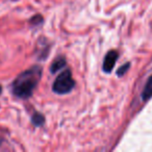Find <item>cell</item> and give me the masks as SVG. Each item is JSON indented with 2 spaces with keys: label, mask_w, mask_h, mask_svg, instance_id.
<instances>
[{
  "label": "cell",
  "mask_w": 152,
  "mask_h": 152,
  "mask_svg": "<svg viewBox=\"0 0 152 152\" xmlns=\"http://www.w3.org/2000/svg\"><path fill=\"white\" fill-rule=\"evenodd\" d=\"M41 77V69L34 67L20 74L13 83V92L16 96L27 98L31 95L32 91L38 85Z\"/></svg>",
  "instance_id": "6da1fadb"
},
{
  "label": "cell",
  "mask_w": 152,
  "mask_h": 152,
  "mask_svg": "<svg viewBox=\"0 0 152 152\" xmlns=\"http://www.w3.org/2000/svg\"><path fill=\"white\" fill-rule=\"evenodd\" d=\"M74 87V80L69 70H66L59 74L53 83V91L57 94L69 93Z\"/></svg>",
  "instance_id": "7a4b0ae2"
},
{
  "label": "cell",
  "mask_w": 152,
  "mask_h": 152,
  "mask_svg": "<svg viewBox=\"0 0 152 152\" xmlns=\"http://www.w3.org/2000/svg\"><path fill=\"white\" fill-rule=\"evenodd\" d=\"M117 58H118V53L116 51H110V52L106 54L105 58H104L103 63V70L105 72H110L114 69L115 65H116Z\"/></svg>",
  "instance_id": "3957f363"
},
{
  "label": "cell",
  "mask_w": 152,
  "mask_h": 152,
  "mask_svg": "<svg viewBox=\"0 0 152 152\" xmlns=\"http://www.w3.org/2000/svg\"><path fill=\"white\" fill-rule=\"evenodd\" d=\"M152 96V76L148 79L143 91V99H149Z\"/></svg>",
  "instance_id": "277c9868"
},
{
  "label": "cell",
  "mask_w": 152,
  "mask_h": 152,
  "mask_svg": "<svg viewBox=\"0 0 152 152\" xmlns=\"http://www.w3.org/2000/svg\"><path fill=\"white\" fill-rule=\"evenodd\" d=\"M65 65H66L65 59H61V58L56 59V61H54V63L52 64V66H51V72L58 71V70L61 69Z\"/></svg>",
  "instance_id": "5b68a950"
},
{
  "label": "cell",
  "mask_w": 152,
  "mask_h": 152,
  "mask_svg": "<svg viewBox=\"0 0 152 152\" xmlns=\"http://www.w3.org/2000/svg\"><path fill=\"white\" fill-rule=\"evenodd\" d=\"M32 122H34L36 125H41L43 122H44V119H43V117L41 116V115L36 114L34 117H32Z\"/></svg>",
  "instance_id": "8992f818"
},
{
  "label": "cell",
  "mask_w": 152,
  "mask_h": 152,
  "mask_svg": "<svg viewBox=\"0 0 152 152\" xmlns=\"http://www.w3.org/2000/svg\"><path fill=\"white\" fill-rule=\"evenodd\" d=\"M128 67H129L128 64H126V65H124V66H123V67H121V69L119 70V72H118L119 75H123V74H124V72L127 70L126 68H128Z\"/></svg>",
  "instance_id": "52a82bcc"
},
{
  "label": "cell",
  "mask_w": 152,
  "mask_h": 152,
  "mask_svg": "<svg viewBox=\"0 0 152 152\" xmlns=\"http://www.w3.org/2000/svg\"><path fill=\"white\" fill-rule=\"evenodd\" d=\"M1 92H2V88H1V86H0V94H1Z\"/></svg>",
  "instance_id": "ba28073f"
}]
</instances>
